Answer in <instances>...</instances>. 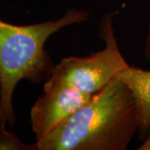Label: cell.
<instances>
[{
  "mask_svg": "<svg viewBox=\"0 0 150 150\" xmlns=\"http://www.w3.org/2000/svg\"><path fill=\"white\" fill-rule=\"evenodd\" d=\"M88 11L71 8L56 20L30 25H15L0 18V124L13 127L16 115L13 93L18 83L26 79L45 82L54 65L45 43L60 29L89 19Z\"/></svg>",
  "mask_w": 150,
  "mask_h": 150,
  "instance_id": "7a4b0ae2",
  "label": "cell"
},
{
  "mask_svg": "<svg viewBox=\"0 0 150 150\" xmlns=\"http://www.w3.org/2000/svg\"><path fill=\"white\" fill-rule=\"evenodd\" d=\"M116 78L124 83L134 97L139 131L147 133L150 129V69L129 66Z\"/></svg>",
  "mask_w": 150,
  "mask_h": 150,
  "instance_id": "5b68a950",
  "label": "cell"
},
{
  "mask_svg": "<svg viewBox=\"0 0 150 150\" xmlns=\"http://www.w3.org/2000/svg\"><path fill=\"white\" fill-rule=\"evenodd\" d=\"M137 131L134 97L114 78L35 144L37 150H124Z\"/></svg>",
  "mask_w": 150,
  "mask_h": 150,
  "instance_id": "6da1fadb",
  "label": "cell"
},
{
  "mask_svg": "<svg viewBox=\"0 0 150 150\" xmlns=\"http://www.w3.org/2000/svg\"><path fill=\"white\" fill-rule=\"evenodd\" d=\"M91 97L69 86L44 82L43 93L30 110V123L36 142L69 118Z\"/></svg>",
  "mask_w": 150,
  "mask_h": 150,
  "instance_id": "277c9868",
  "label": "cell"
},
{
  "mask_svg": "<svg viewBox=\"0 0 150 150\" xmlns=\"http://www.w3.org/2000/svg\"><path fill=\"white\" fill-rule=\"evenodd\" d=\"M0 150H37L36 144L23 143L14 133L6 129L5 124H0Z\"/></svg>",
  "mask_w": 150,
  "mask_h": 150,
  "instance_id": "8992f818",
  "label": "cell"
},
{
  "mask_svg": "<svg viewBox=\"0 0 150 150\" xmlns=\"http://www.w3.org/2000/svg\"><path fill=\"white\" fill-rule=\"evenodd\" d=\"M115 13H108L100 19L99 35L105 43L103 49L87 57H69L54 65L47 82L69 86L93 95L100 91L116 76L129 68L118 48L113 29ZM45 81V82H46Z\"/></svg>",
  "mask_w": 150,
  "mask_h": 150,
  "instance_id": "3957f363",
  "label": "cell"
},
{
  "mask_svg": "<svg viewBox=\"0 0 150 150\" xmlns=\"http://www.w3.org/2000/svg\"><path fill=\"white\" fill-rule=\"evenodd\" d=\"M144 56L146 59L150 63V20L149 23V26H148L147 36H146V39H145Z\"/></svg>",
  "mask_w": 150,
  "mask_h": 150,
  "instance_id": "52a82bcc",
  "label": "cell"
},
{
  "mask_svg": "<svg viewBox=\"0 0 150 150\" xmlns=\"http://www.w3.org/2000/svg\"><path fill=\"white\" fill-rule=\"evenodd\" d=\"M139 150H150V132L149 134H148L146 139L143 142V144L140 145L138 148Z\"/></svg>",
  "mask_w": 150,
  "mask_h": 150,
  "instance_id": "ba28073f",
  "label": "cell"
}]
</instances>
